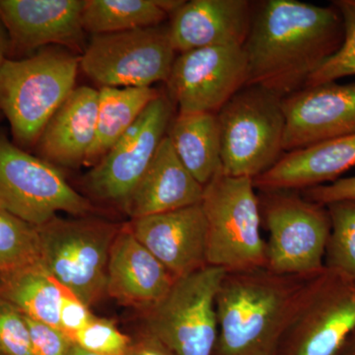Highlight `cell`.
Masks as SVG:
<instances>
[{
    "mask_svg": "<svg viewBox=\"0 0 355 355\" xmlns=\"http://www.w3.org/2000/svg\"><path fill=\"white\" fill-rule=\"evenodd\" d=\"M173 103L162 94L123 133L120 140L84 177L86 191L96 200L123 209L144 176L172 123Z\"/></svg>",
    "mask_w": 355,
    "mask_h": 355,
    "instance_id": "obj_12",
    "label": "cell"
},
{
    "mask_svg": "<svg viewBox=\"0 0 355 355\" xmlns=\"http://www.w3.org/2000/svg\"><path fill=\"white\" fill-rule=\"evenodd\" d=\"M253 12L254 4L248 0L184 1L168 25L175 51L244 46Z\"/></svg>",
    "mask_w": 355,
    "mask_h": 355,
    "instance_id": "obj_17",
    "label": "cell"
},
{
    "mask_svg": "<svg viewBox=\"0 0 355 355\" xmlns=\"http://www.w3.org/2000/svg\"><path fill=\"white\" fill-rule=\"evenodd\" d=\"M284 153L355 132V83L304 87L282 98Z\"/></svg>",
    "mask_w": 355,
    "mask_h": 355,
    "instance_id": "obj_14",
    "label": "cell"
},
{
    "mask_svg": "<svg viewBox=\"0 0 355 355\" xmlns=\"http://www.w3.org/2000/svg\"><path fill=\"white\" fill-rule=\"evenodd\" d=\"M253 180L217 175L203 189L207 263L226 272L266 268L260 200Z\"/></svg>",
    "mask_w": 355,
    "mask_h": 355,
    "instance_id": "obj_4",
    "label": "cell"
},
{
    "mask_svg": "<svg viewBox=\"0 0 355 355\" xmlns=\"http://www.w3.org/2000/svg\"><path fill=\"white\" fill-rule=\"evenodd\" d=\"M72 340L80 349L99 355H127L132 343L112 320L96 316Z\"/></svg>",
    "mask_w": 355,
    "mask_h": 355,
    "instance_id": "obj_29",
    "label": "cell"
},
{
    "mask_svg": "<svg viewBox=\"0 0 355 355\" xmlns=\"http://www.w3.org/2000/svg\"><path fill=\"white\" fill-rule=\"evenodd\" d=\"M65 289L36 263L0 275V295L12 303L24 316L60 328L58 316Z\"/></svg>",
    "mask_w": 355,
    "mask_h": 355,
    "instance_id": "obj_24",
    "label": "cell"
},
{
    "mask_svg": "<svg viewBox=\"0 0 355 355\" xmlns=\"http://www.w3.org/2000/svg\"><path fill=\"white\" fill-rule=\"evenodd\" d=\"M261 220L268 232L266 268L279 275L311 277L324 268L331 219L324 205L299 191H260Z\"/></svg>",
    "mask_w": 355,
    "mask_h": 355,
    "instance_id": "obj_7",
    "label": "cell"
},
{
    "mask_svg": "<svg viewBox=\"0 0 355 355\" xmlns=\"http://www.w3.org/2000/svg\"><path fill=\"white\" fill-rule=\"evenodd\" d=\"M312 277L266 268L226 272L216 296L214 355H275Z\"/></svg>",
    "mask_w": 355,
    "mask_h": 355,
    "instance_id": "obj_2",
    "label": "cell"
},
{
    "mask_svg": "<svg viewBox=\"0 0 355 355\" xmlns=\"http://www.w3.org/2000/svg\"><path fill=\"white\" fill-rule=\"evenodd\" d=\"M167 16L156 0H85L83 25L85 33L112 34L162 25Z\"/></svg>",
    "mask_w": 355,
    "mask_h": 355,
    "instance_id": "obj_25",
    "label": "cell"
},
{
    "mask_svg": "<svg viewBox=\"0 0 355 355\" xmlns=\"http://www.w3.org/2000/svg\"><path fill=\"white\" fill-rule=\"evenodd\" d=\"M243 46H211L180 53L168 78V97L179 114H217L246 86Z\"/></svg>",
    "mask_w": 355,
    "mask_h": 355,
    "instance_id": "obj_13",
    "label": "cell"
},
{
    "mask_svg": "<svg viewBox=\"0 0 355 355\" xmlns=\"http://www.w3.org/2000/svg\"><path fill=\"white\" fill-rule=\"evenodd\" d=\"M80 58L62 46L42 49L0 67V113L21 148L37 142L60 105L76 88Z\"/></svg>",
    "mask_w": 355,
    "mask_h": 355,
    "instance_id": "obj_3",
    "label": "cell"
},
{
    "mask_svg": "<svg viewBox=\"0 0 355 355\" xmlns=\"http://www.w3.org/2000/svg\"><path fill=\"white\" fill-rule=\"evenodd\" d=\"M345 38L342 15L335 6L298 0H265L254 4L244 48L246 85L280 98L304 87L319 67L338 53Z\"/></svg>",
    "mask_w": 355,
    "mask_h": 355,
    "instance_id": "obj_1",
    "label": "cell"
},
{
    "mask_svg": "<svg viewBox=\"0 0 355 355\" xmlns=\"http://www.w3.org/2000/svg\"><path fill=\"white\" fill-rule=\"evenodd\" d=\"M99 90L79 86L46 123L37 142L39 157L55 167L84 165L95 139Z\"/></svg>",
    "mask_w": 355,
    "mask_h": 355,
    "instance_id": "obj_21",
    "label": "cell"
},
{
    "mask_svg": "<svg viewBox=\"0 0 355 355\" xmlns=\"http://www.w3.org/2000/svg\"><path fill=\"white\" fill-rule=\"evenodd\" d=\"M127 355H176L165 347L160 340L142 331L137 338L132 340Z\"/></svg>",
    "mask_w": 355,
    "mask_h": 355,
    "instance_id": "obj_34",
    "label": "cell"
},
{
    "mask_svg": "<svg viewBox=\"0 0 355 355\" xmlns=\"http://www.w3.org/2000/svg\"><path fill=\"white\" fill-rule=\"evenodd\" d=\"M25 318L31 338L33 354L69 355L74 343L64 331L57 327Z\"/></svg>",
    "mask_w": 355,
    "mask_h": 355,
    "instance_id": "obj_31",
    "label": "cell"
},
{
    "mask_svg": "<svg viewBox=\"0 0 355 355\" xmlns=\"http://www.w3.org/2000/svg\"><path fill=\"white\" fill-rule=\"evenodd\" d=\"M90 307L65 291L60 308V329L72 340L73 336L92 320ZM73 342V340H72Z\"/></svg>",
    "mask_w": 355,
    "mask_h": 355,
    "instance_id": "obj_32",
    "label": "cell"
},
{
    "mask_svg": "<svg viewBox=\"0 0 355 355\" xmlns=\"http://www.w3.org/2000/svg\"><path fill=\"white\" fill-rule=\"evenodd\" d=\"M355 331V279L324 268L308 280L275 355H336Z\"/></svg>",
    "mask_w": 355,
    "mask_h": 355,
    "instance_id": "obj_10",
    "label": "cell"
},
{
    "mask_svg": "<svg viewBox=\"0 0 355 355\" xmlns=\"http://www.w3.org/2000/svg\"><path fill=\"white\" fill-rule=\"evenodd\" d=\"M302 196L324 207L342 200H355V176L340 178L333 183L306 189L302 191Z\"/></svg>",
    "mask_w": 355,
    "mask_h": 355,
    "instance_id": "obj_33",
    "label": "cell"
},
{
    "mask_svg": "<svg viewBox=\"0 0 355 355\" xmlns=\"http://www.w3.org/2000/svg\"><path fill=\"white\" fill-rule=\"evenodd\" d=\"M69 355H99V354H92V352H86V350H84L83 349H80V347H77L76 345H73V347H72L71 349H70Z\"/></svg>",
    "mask_w": 355,
    "mask_h": 355,
    "instance_id": "obj_37",
    "label": "cell"
},
{
    "mask_svg": "<svg viewBox=\"0 0 355 355\" xmlns=\"http://www.w3.org/2000/svg\"><path fill=\"white\" fill-rule=\"evenodd\" d=\"M40 263L38 228L0 207V275Z\"/></svg>",
    "mask_w": 355,
    "mask_h": 355,
    "instance_id": "obj_26",
    "label": "cell"
},
{
    "mask_svg": "<svg viewBox=\"0 0 355 355\" xmlns=\"http://www.w3.org/2000/svg\"><path fill=\"white\" fill-rule=\"evenodd\" d=\"M176 53L169 26L93 35L80 69L102 87H151L167 83Z\"/></svg>",
    "mask_w": 355,
    "mask_h": 355,
    "instance_id": "obj_11",
    "label": "cell"
},
{
    "mask_svg": "<svg viewBox=\"0 0 355 355\" xmlns=\"http://www.w3.org/2000/svg\"><path fill=\"white\" fill-rule=\"evenodd\" d=\"M128 225L175 279L207 266V220L200 203L132 219Z\"/></svg>",
    "mask_w": 355,
    "mask_h": 355,
    "instance_id": "obj_16",
    "label": "cell"
},
{
    "mask_svg": "<svg viewBox=\"0 0 355 355\" xmlns=\"http://www.w3.org/2000/svg\"><path fill=\"white\" fill-rule=\"evenodd\" d=\"M355 167V132L284 153L253 180L260 191H303L333 183Z\"/></svg>",
    "mask_w": 355,
    "mask_h": 355,
    "instance_id": "obj_19",
    "label": "cell"
},
{
    "mask_svg": "<svg viewBox=\"0 0 355 355\" xmlns=\"http://www.w3.org/2000/svg\"><path fill=\"white\" fill-rule=\"evenodd\" d=\"M225 273L207 265L175 279L164 297L142 312L144 331L176 355H214L216 296Z\"/></svg>",
    "mask_w": 355,
    "mask_h": 355,
    "instance_id": "obj_8",
    "label": "cell"
},
{
    "mask_svg": "<svg viewBox=\"0 0 355 355\" xmlns=\"http://www.w3.org/2000/svg\"><path fill=\"white\" fill-rule=\"evenodd\" d=\"M331 4L342 15L345 38L338 53L308 78L304 87L336 83L343 77L355 76V0H334Z\"/></svg>",
    "mask_w": 355,
    "mask_h": 355,
    "instance_id": "obj_28",
    "label": "cell"
},
{
    "mask_svg": "<svg viewBox=\"0 0 355 355\" xmlns=\"http://www.w3.org/2000/svg\"><path fill=\"white\" fill-rule=\"evenodd\" d=\"M0 207L40 227L58 212L86 216L94 207L55 166L28 153L0 132Z\"/></svg>",
    "mask_w": 355,
    "mask_h": 355,
    "instance_id": "obj_9",
    "label": "cell"
},
{
    "mask_svg": "<svg viewBox=\"0 0 355 355\" xmlns=\"http://www.w3.org/2000/svg\"><path fill=\"white\" fill-rule=\"evenodd\" d=\"M11 51L10 39H9L8 33L6 26L0 19V67L4 64L7 60V55Z\"/></svg>",
    "mask_w": 355,
    "mask_h": 355,
    "instance_id": "obj_35",
    "label": "cell"
},
{
    "mask_svg": "<svg viewBox=\"0 0 355 355\" xmlns=\"http://www.w3.org/2000/svg\"><path fill=\"white\" fill-rule=\"evenodd\" d=\"M121 227L88 216H55L37 227L42 263L65 291L91 307L107 295L110 251Z\"/></svg>",
    "mask_w": 355,
    "mask_h": 355,
    "instance_id": "obj_6",
    "label": "cell"
},
{
    "mask_svg": "<svg viewBox=\"0 0 355 355\" xmlns=\"http://www.w3.org/2000/svg\"><path fill=\"white\" fill-rule=\"evenodd\" d=\"M326 207L331 233L324 268L355 279V200H342Z\"/></svg>",
    "mask_w": 355,
    "mask_h": 355,
    "instance_id": "obj_27",
    "label": "cell"
},
{
    "mask_svg": "<svg viewBox=\"0 0 355 355\" xmlns=\"http://www.w3.org/2000/svg\"><path fill=\"white\" fill-rule=\"evenodd\" d=\"M84 3L85 0H0V19L8 33L11 51L55 44L83 53Z\"/></svg>",
    "mask_w": 355,
    "mask_h": 355,
    "instance_id": "obj_15",
    "label": "cell"
},
{
    "mask_svg": "<svg viewBox=\"0 0 355 355\" xmlns=\"http://www.w3.org/2000/svg\"><path fill=\"white\" fill-rule=\"evenodd\" d=\"M203 189L178 157L166 135L123 209L132 219L202 202Z\"/></svg>",
    "mask_w": 355,
    "mask_h": 355,
    "instance_id": "obj_20",
    "label": "cell"
},
{
    "mask_svg": "<svg viewBox=\"0 0 355 355\" xmlns=\"http://www.w3.org/2000/svg\"><path fill=\"white\" fill-rule=\"evenodd\" d=\"M336 355H355V331Z\"/></svg>",
    "mask_w": 355,
    "mask_h": 355,
    "instance_id": "obj_36",
    "label": "cell"
},
{
    "mask_svg": "<svg viewBox=\"0 0 355 355\" xmlns=\"http://www.w3.org/2000/svg\"><path fill=\"white\" fill-rule=\"evenodd\" d=\"M167 135L181 162L207 186L222 173L220 130L216 114H179Z\"/></svg>",
    "mask_w": 355,
    "mask_h": 355,
    "instance_id": "obj_22",
    "label": "cell"
},
{
    "mask_svg": "<svg viewBox=\"0 0 355 355\" xmlns=\"http://www.w3.org/2000/svg\"><path fill=\"white\" fill-rule=\"evenodd\" d=\"M175 279L135 237L128 224L121 226L110 251L107 295L146 312L164 297Z\"/></svg>",
    "mask_w": 355,
    "mask_h": 355,
    "instance_id": "obj_18",
    "label": "cell"
},
{
    "mask_svg": "<svg viewBox=\"0 0 355 355\" xmlns=\"http://www.w3.org/2000/svg\"><path fill=\"white\" fill-rule=\"evenodd\" d=\"M161 93L153 87H101L95 139L84 165L95 166Z\"/></svg>",
    "mask_w": 355,
    "mask_h": 355,
    "instance_id": "obj_23",
    "label": "cell"
},
{
    "mask_svg": "<svg viewBox=\"0 0 355 355\" xmlns=\"http://www.w3.org/2000/svg\"><path fill=\"white\" fill-rule=\"evenodd\" d=\"M0 355H34L29 328L24 315L1 295Z\"/></svg>",
    "mask_w": 355,
    "mask_h": 355,
    "instance_id": "obj_30",
    "label": "cell"
},
{
    "mask_svg": "<svg viewBox=\"0 0 355 355\" xmlns=\"http://www.w3.org/2000/svg\"><path fill=\"white\" fill-rule=\"evenodd\" d=\"M216 116L222 174L254 180L284 155L286 119L279 96L261 86L246 85Z\"/></svg>",
    "mask_w": 355,
    "mask_h": 355,
    "instance_id": "obj_5",
    "label": "cell"
}]
</instances>
